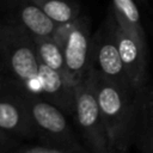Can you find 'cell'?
<instances>
[{"mask_svg":"<svg viewBox=\"0 0 153 153\" xmlns=\"http://www.w3.org/2000/svg\"><path fill=\"white\" fill-rule=\"evenodd\" d=\"M73 116L84 145L91 153H112L96 97L91 69L75 85Z\"/></svg>","mask_w":153,"mask_h":153,"instance_id":"3","label":"cell"},{"mask_svg":"<svg viewBox=\"0 0 153 153\" xmlns=\"http://www.w3.org/2000/svg\"><path fill=\"white\" fill-rule=\"evenodd\" d=\"M0 133L16 135L35 133L25 93L0 96Z\"/></svg>","mask_w":153,"mask_h":153,"instance_id":"10","label":"cell"},{"mask_svg":"<svg viewBox=\"0 0 153 153\" xmlns=\"http://www.w3.org/2000/svg\"><path fill=\"white\" fill-rule=\"evenodd\" d=\"M41 7L57 24L71 23L79 17V6L72 0H29Z\"/></svg>","mask_w":153,"mask_h":153,"instance_id":"14","label":"cell"},{"mask_svg":"<svg viewBox=\"0 0 153 153\" xmlns=\"http://www.w3.org/2000/svg\"><path fill=\"white\" fill-rule=\"evenodd\" d=\"M0 53L7 69L26 90L38 93L39 61L33 37L19 24L0 25Z\"/></svg>","mask_w":153,"mask_h":153,"instance_id":"2","label":"cell"},{"mask_svg":"<svg viewBox=\"0 0 153 153\" xmlns=\"http://www.w3.org/2000/svg\"><path fill=\"white\" fill-rule=\"evenodd\" d=\"M96 97L112 153H129L134 145L135 92L112 84L91 69Z\"/></svg>","mask_w":153,"mask_h":153,"instance_id":"1","label":"cell"},{"mask_svg":"<svg viewBox=\"0 0 153 153\" xmlns=\"http://www.w3.org/2000/svg\"><path fill=\"white\" fill-rule=\"evenodd\" d=\"M0 143H1V139H0Z\"/></svg>","mask_w":153,"mask_h":153,"instance_id":"16","label":"cell"},{"mask_svg":"<svg viewBox=\"0 0 153 153\" xmlns=\"http://www.w3.org/2000/svg\"><path fill=\"white\" fill-rule=\"evenodd\" d=\"M13 153H91L88 149L86 151H75L68 149L63 147H57L53 145H35V146H24L16 149Z\"/></svg>","mask_w":153,"mask_h":153,"instance_id":"15","label":"cell"},{"mask_svg":"<svg viewBox=\"0 0 153 153\" xmlns=\"http://www.w3.org/2000/svg\"><path fill=\"white\" fill-rule=\"evenodd\" d=\"M19 25L26 30L32 37L54 36L59 25L41 7L29 1L23 4L18 11Z\"/></svg>","mask_w":153,"mask_h":153,"instance_id":"11","label":"cell"},{"mask_svg":"<svg viewBox=\"0 0 153 153\" xmlns=\"http://www.w3.org/2000/svg\"><path fill=\"white\" fill-rule=\"evenodd\" d=\"M25 100L35 133L47 143L75 151H86L69 126L65 112L42 98L38 93L25 90Z\"/></svg>","mask_w":153,"mask_h":153,"instance_id":"4","label":"cell"},{"mask_svg":"<svg viewBox=\"0 0 153 153\" xmlns=\"http://www.w3.org/2000/svg\"><path fill=\"white\" fill-rule=\"evenodd\" d=\"M140 153H153V84L135 92L134 145Z\"/></svg>","mask_w":153,"mask_h":153,"instance_id":"9","label":"cell"},{"mask_svg":"<svg viewBox=\"0 0 153 153\" xmlns=\"http://www.w3.org/2000/svg\"><path fill=\"white\" fill-rule=\"evenodd\" d=\"M115 35L127 76L133 91L136 92L148 84V50L146 41L135 37L117 22L115 24Z\"/></svg>","mask_w":153,"mask_h":153,"instance_id":"7","label":"cell"},{"mask_svg":"<svg viewBox=\"0 0 153 153\" xmlns=\"http://www.w3.org/2000/svg\"><path fill=\"white\" fill-rule=\"evenodd\" d=\"M115 24V16L111 13L92 37L90 69L105 80L133 91L117 47Z\"/></svg>","mask_w":153,"mask_h":153,"instance_id":"6","label":"cell"},{"mask_svg":"<svg viewBox=\"0 0 153 153\" xmlns=\"http://www.w3.org/2000/svg\"><path fill=\"white\" fill-rule=\"evenodd\" d=\"M54 37L62 48L68 78L76 85L90 72L92 37L88 23L78 17L71 23L60 24Z\"/></svg>","mask_w":153,"mask_h":153,"instance_id":"5","label":"cell"},{"mask_svg":"<svg viewBox=\"0 0 153 153\" xmlns=\"http://www.w3.org/2000/svg\"><path fill=\"white\" fill-rule=\"evenodd\" d=\"M33 42L36 47L37 57L41 63L47 65L61 73L67 74L62 48L54 36L33 37Z\"/></svg>","mask_w":153,"mask_h":153,"instance_id":"13","label":"cell"},{"mask_svg":"<svg viewBox=\"0 0 153 153\" xmlns=\"http://www.w3.org/2000/svg\"><path fill=\"white\" fill-rule=\"evenodd\" d=\"M112 13L116 22L123 29L135 37L146 41L141 25L140 11L134 0H112Z\"/></svg>","mask_w":153,"mask_h":153,"instance_id":"12","label":"cell"},{"mask_svg":"<svg viewBox=\"0 0 153 153\" xmlns=\"http://www.w3.org/2000/svg\"><path fill=\"white\" fill-rule=\"evenodd\" d=\"M38 82V94L42 98L56 105L65 114L73 115L75 85L72 84L67 74L39 62Z\"/></svg>","mask_w":153,"mask_h":153,"instance_id":"8","label":"cell"}]
</instances>
